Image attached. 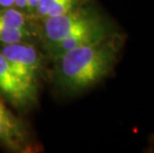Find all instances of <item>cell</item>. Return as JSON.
Here are the masks:
<instances>
[{"mask_svg":"<svg viewBox=\"0 0 154 153\" xmlns=\"http://www.w3.org/2000/svg\"><path fill=\"white\" fill-rule=\"evenodd\" d=\"M28 0H14V7L21 11H27Z\"/></svg>","mask_w":154,"mask_h":153,"instance_id":"8fae6325","label":"cell"},{"mask_svg":"<svg viewBox=\"0 0 154 153\" xmlns=\"http://www.w3.org/2000/svg\"><path fill=\"white\" fill-rule=\"evenodd\" d=\"M149 152H154V138L152 139L151 141H150V146H149Z\"/></svg>","mask_w":154,"mask_h":153,"instance_id":"4fadbf2b","label":"cell"},{"mask_svg":"<svg viewBox=\"0 0 154 153\" xmlns=\"http://www.w3.org/2000/svg\"><path fill=\"white\" fill-rule=\"evenodd\" d=\"M54 2H55V0H40L38 7L36 9V11L34 12L33 16H35V17L38 19H42V20H43L44 18H46L49 9L51 8V6L53 5Z\"/></svg>","mask_w":154,"mask_h":153,"instance_id":"9c48e42d","label":"cell"},{"mask_svg":"<svg viewBox=\"0 0 154 153\" xmlns=\"http://www.w3.org/2000/svg\"><path fill=\"white\" fill-rule=\"evenodd\" d=\"M116 31L113 24L103 14H101L100 17L82 26L61 41L46 48L53 59H56L66 52L84 45L94 43Z\"/></svg>","mask_w":154,"mask_h":153,"instance_id":"277c9868","label":"cell"},{"mask_svg":"<svg viewBox=\"0 0 154 153\" xmlns=\"http://www.w3.org/2000/svg\"><path fill=\"white\" fill-rule=\"evenodd\" d=\"M0 93L17 109H26L37 100V90L28 87L0 52Z\"/></svg>","mask_w":154,"mask_h":153,"instance_id":"5b68a950","label":"cell"},{"mask_svg":"<svg viewBox=\"0 0 154 153\" xmlns=\"http://www.w3.org/2000/svg\"><path fill=\"white\" fill-rule=\"evenodd\" d=\"M0 52L28 87L37 90L38 78L43 69L41 54L33 45L18 42L2 45Z\"/></svg>","mask_w":154,"mask_h":153,"instance_id":"3957f363","label":"cell"},{"mask_svg":"<svg viewBox=\"0 0 154 153\" xmlns=\"http://www.w3.org/2000/svg\"><path fill=\"white\" fill-rule=\"evenodd\" d=\"M0 143L12 151H25L28 134L24 124L0 100Z\"/></svg>","mask_w":154,"mask_h":153,"instance_id":"8992f818","label":"cell"},{"mask_svg":"<svg viewBox=\"0 0 154 153\" xmlns=\"http://www.w3.org/2000/svg\"><path fill=\"white\" fill-rule=\"evenodd\" d=\"M0 23L16 29H30L24 12L13 7L0 8Z\"/></svg>","mask_w":154,"mask_h":153,"instance_id":"52a82bcc","label":"cell"},{"mask_svg":"<svg viewBox=\"0 0 154 153\" xmlns=\"http://www.w3.org/2000/svg\"><path fill=\"white\" fill-rule=\"evenodd\" d=\"M14 6V0H0V8L13 7Z\"/></svg>","mask_w":154,"mask_h":153,"instance_id":"7c38bea8","label":"cell"},{"mask_svg":"<svg viewBox=\"0 0 154 153\" xmlns=\"http://www.w3.org/2000/svg\"><path fill=\"white\" fill-rule=\"evenodd\" d=\"M124 36L119 31L56 58L54 80L69 93H81L109 77L119 61Z\"/></svg>","mask_w":154,"mask_h":153,"instance_id":"6da1fadb","label":"cell"},{"mask_svg":"<svg viewBox=\"0 0 154 153\" xmlns=\"http://www.w3.org/2000/svg\"><path fill=\"white\" fill-rule=\"evenodd\" d=\"M39 2H40V0H28L27 12L29 14H31V15L34 14V12L36 11V9H37L39 5Z\"/></svg>","mask_w":154,"mask_h":153,"instance_id":"30bf717a","label":"cell"},{"mask_svg":"<svg viewBox=\"0 0 154 153\" xmlns=\"http://www.w3.org/2000/svg\"><path fill=\"white\" fill-rule=\"evenodd\" d=\"M101 14L103 13L96 6L86 2L64 14L43 19L42 36L45 46H50L61 41L82 26L100 17Z\"/></svg>","mask_w":154,"mask_h":153,"instance_id":"7a4b0ae2","label":"cell"},{"mask_svg":"<svg viewBox=\"0 0 154 153\" xmlns=\"http://www.w3.org/2000/svg\"><path fill=\"white\" fill-rule=\"evenodd\" d=\"M31 29H16L0 23V44L28 42L32 38Z\"/></svg>","mask_w":154,"mask_h":153,"instance_id":"ba28073f","label":"cell"}]
</instances>
